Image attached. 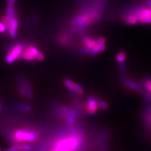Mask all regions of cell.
Returning a JSON list of instances; mask_svg holds the SVG:
<instances>
[{"label": "cell", "mask_w": 151, "mask_h": 151, "mask_svg": "<svg viewBox=\"0 0 151 151\" xmlns=\"http://www.w3.org/2000/svg\"><path fill=\"white\" fill-rule=\"evenodd\" d=\"M68 135H63L54 144L55 151H80L83 142V133L78 132L74 127L69 128Z\"/></svg>", "instance_id": "6da1fadb"}, {"label": "cell", "mask_w": 151, "mask_h": 151, "mask_svg": "<svg viewBox=\"0 0 151 151\" xmlns=\"http://www.w3.org/2000/svg\"><path fill=\"white\" fill-rule=\"evenodd\" d=\"M40 136V133L39 131L30 129H20L13 132L12 140L15 144L31 142L35 141Z\"/></svg>", "instance_id": "7a4b0ae2"}, {"label": "cell", "mask_w": 151, "mask_h": 151, "mask_svg": "<svg viewBox=\"0 0 151 151\" xmlns=\"http://www.w3.org/2000/svg\"><path fill=\"white\" fill-rule=\"evenodd\" d=\"M138 19L139 23L144 24H151V8L149 6H139L133 10Z\"/></svg>", "instance_id": "3957f363"}, {"label": "cell", "mask_w": 151, "mask_h": 151, "mask_svg": "<svg viewBox=\"0 0 151 151\" xmlns=\"http://www.w3.org/2000/svg\"><path fill=\"white\" fill-rule=\"evenodd\" d=\"M119 80L121 84L122 85H124V86L127 89H129V90L139 93L141 95H143L144 94L145 91L144 90V89L142 88L141 85L132 79L125 77L124 76H122Z\"/></svg>", "instance_id": "277c9868"}, {"label": "cell", "mask_w": 151, "mask_h": 151, "mask_svg": "<svg viewBox=\"0 0 151 151\" xmlns=\"http://www.w3.org/2000/svg\"><path fill=\"white\" fill-rule=\"evenodd\" d=\"M23 50H24V47H23V45L20 44H17L15 45H14L6 56V63L8 64H12L15 63V61L20 58Z\"/></svg>", "instance_id": "5b68a950"}, {"label": "cell", "mask_w": 151, "mask_h": 151, "mask_svg": "<svg viewBox=\"0 0 151 151\" xmlns=\"http://www.w3.org/2000/svg\"><path fill=\"white\" fill-rule=\"evenodd\" d=\"M83 108L88 114L94 115L98 110V106L96 101V98L93 96H89L86 98V103L83 105Z\"/></svg>", "instance_id": "8992f818"}, {"label": "cell", "mask_w": 151, "mask_h": 151, "mask_svg": "<svg viewBox=\"0 0 151 151\" xmlns=\"http://www.w3.org/2000/svg\"><path fill=\"white\" fill-rule=\"evenodd\" d=\"M63 83L69 91H72L78 95H83L84 93V89L81 85L74 83L72 80L68 78L64 79Z\"/></svg>", "instance_id": "52a82bcc"}, {"label": "cell", "mask_w": 151, "mask_h": 151, "mask_svg": "<svg viewBox=\"0 0 151 151\" xmlns=\"http://www.w3.org/2000/svg\"><path fill=\"white\" fill-rule=\"evenodd\" d=\"M142 118L148 129L151 131V105L147 106L143 111Z\"/></svg>", "instance_id": "ba28073f"}, {"label": "cell", "mask_w": 151, "mask_h": 151, "mask_svg": "<svg viewBox=\"0 0 151 151\" xmlns=\"http://www.w3.org/2000/svg\"><path fill=\"white\" fill-rule=\"evenodd\" d=\"M124 20L126 24L130 25H135L139 23L136 15L132 10L129 13L126 14V15L124 16Z\"/></svg>", "instance_id": "9c48e42d"}, {"label": "cell", "mask_w": 151, "mask_h": 151, "mask_svg": "<svg viewBox=\"0 0 151 151\" xmlns=\"http://www.w3.org/2000/svg\"><path fill=\"white\" fill-rule=\"evenodd\" d=\"M27 49L35 57L36 60L39 61H42L45 59V56L44 54L38 49L36 47L30 45L29 47H28Z\"/></svg>", "instance_id": "30bf717a"}, {"label": "cell", "mask_w": 151, "mask_h": 151, "mask_svg": "<svg viewBox=\"0 0 151 151\" xmlns=\"http://www.w3.org/2000/svg\"><path fill=\"white\" fill-rule=\"evenodd\" d=\"M17 81V87L19 91V93H20V95L22 97H26V89H25V83L24 81H23V76H18L17 78L16 79Z\"/></svg>", "instance_id": "8fae6325"}, {"label": "cell", "mask_w": 151, "mask_h": 151, "mask_svg": "<svg viewBox=\"0 0 151 151\" xmlns=\"http://www.w3.org/2000/svg\"><path fill=\"white\" fill-rule=\"evenodd\" d=\"M23 81H24L25 83V89H26V98H28V100H31V99L33 98L34 97V93H33V89L31 86V84L27 77L23 76Z\"/></svg>", "instance_id": "7c38bea8"}, {"label": "cell", "mask_w": 151, "mask_h": 151, "mask_svg": "<svg viewBox=\"0 0 151 151\" xmlns=\"http://www.w3.org/2000/svg\"><path fill=\"white\" fill-rule=\"evenodd\" d=\"M17 12L16 9L14 7V5L13 4L8 3L6 6V16L5 17L7 18V20L9 22L13 18L17 16Z\"/></svg>", "instance_id": "4fadbf2b"}, {"label": "cell", "mask_w": 151, "mask_h": 151, "mask_svg": "<svg viewBox=\"0 0 151 151\" xmlns=\"http://www.w3.org/2000/svg\"><path fill=\"white\" fill-rule=\"evenodd\" d=\"M141 83L145 93L151 97V78H145L142 80Z\"/></svg>", "instance_id": "5bb4252c"}, {"label": "cell", "mask_w": 151, "mask_h": 151, "mask_svg": "<svg viewBox=\"0 0 151 151\" xmlns=\"http://www.w3.org/2000/svg\"><path fill=\"white\" fill-rule=\"evenodd\" d=\"M60 110L65 112V113H67V114L73 116L76 119H79V118L81 116H80L79 113L77 110L73 109V108H70L66 106H62L60 108Z\"/></svg>", "instance_id": "9a60e30c"}, {"label": "cell", "mask_w": 151, "mask_h": 151, "mask_svg": "<svg viewBox=\"0 0 151 151\" xmlns=\"http://www.w3.org/2000/svg\"><path fill=\"white\" fill-rule=\"evenodd\" d=\"M59 115L69 125H73L76 123L75 118L67 114L61 110L59 111Z\"/></svg>", "instance_id": "2e32d148"}, {"label": "cell", "mask_w": 151, "mask_h": 151, "mask_svg": "<svg viewBox=\"0 0 151 151\" xmlns=\"http://www.w3.org/2000/svg\"><path fill=\"white\" fill-rule=\"evenodd\" d=\"M106 44H98L96 46H95L93 48L90 52H89V54L92 56H94L96 55L97 54H100L101 52H102L103 51L105 50L106 49Z\"/></svg>", "instance_id": "e0dca14e"}, {"label": "cell", "mask_w": 151, "mask_h": 151, "mask_svg": "<svg viewBox=\"0 0 151 151\" xmlns=\"http://www.w3.org/2000/svg\"><path fill=\"white\" fill-rule=\"evenodd\" d=\"M83 40L85 46L88 47L89 48H90L91 49H92L94 47L98 45L95 40L91 39L90 38H89L88 37H84L83 38Z\"/></svg>", "instance_id": "ac0fdd59"}, {"label": "cell", "mask_w": 151, "mask_h": 151, "mask_svg": "<svg viewBox=\"0 0 151 151\" xmlns=\"http://www.w3.org/2000/svg\"><path fill=\"white\" fill-rule=\"evenodd\" d=\"M21 56L23 59H24L27 61H35L36 60L35 57L27 49L25 50H23Z\"/></svg>", "instance_id": "d6986e66"}, {"label": "cell", "mask_w": 151, "mask_h": 151, "mask_svg": "<svg viewBox=\"0 0 151 151\" xmlns=\"http://www.w3.org/2000/svg\"><path fill=\"white\" fill-rule=\"evenodd\" d=\"M126 58H127V54L125 51L121 50L116 54V60L119 64L125 63Z\"/></svg>", "instance_id": "ffe728a7"}, {"label": "cell", "mask_w": 151, "mask_h": 151, "mask_svg": "<svg viewBox=\"0 0 151 151\" xmlns=\"http://www.w3.org/2000/svg\"><path fill=\"white\" fill-rule=\"evenodd\" d=\"M16 108L18 110L22 111H30L32 110V108L30 105L25 103L18 104L16 106Z\"/></svg>", "instance_id": "44dd1931"}, {"label": "cell", "mask_w": 151, "mask_h": 151, "mask_svg": "<svg viewBox=\"0 0 151 151\" xmlns=\"http://www.w3.org/2000/svg\"><path fill=\"white\" fill-rule=\"evenodd\" d=\"M96 101H97L98 108H100L101 110H107L108 109L109 105H108V104L105 101H104L103 100H102V99L99 98H96Z\"/></svg>", "instance_id": "7402d4cb"}, {"label": "cell", "mask_w": 151, "mask_h": 151, "mask_svg": "<svg viewBox=\"0 0 151 151\" xmlns=\"http://www.w3.org/2000/svg\"><path fill=\"white\" fill-rule=\"evenodd\" d=\"M20 151H32L34 149L33 146L29 144H20Z\"/></svg>", "instance_id": "603a6c76"}, {"label": "cell", "mask_w": 151, "mask_h": 151, "mask_svg": "<svg viewBox=\"0 0 151 151\" xmlns=\"http://www.w3.org/2000/svg\"><path fill=\"white\" fill-rule=\"evenodd\" d=\"M3 151H20V144H15V145H12V147H8V148H7L6 149H4Z\"/></svg>", "instance_id": "cb8c5ba5"}, {"label": "cell", "mask_w": 151, "mask_h": 151, "mask_svg": "<svg viewBox=\"0 0 151 151\" xmlns=\"http://www.w3.org/2000/svg\"><path fill=\"white\" fill-rule=\"evenodd\" d=\"M119 71L122 76H125L127 72V68L125 63L119 64Z\"/></svg>", "instance_id": "d4e9b609"}, {"label": "cell", "mask_w": 151, "mask_h": 151, "mask_svg": "<svg viewBox=\"0 0 151 151\" xmlns=\"http://www.w3.org/2000/svg\"><path fill=\"white\" fill-rule=\"evenodd\" d=\"M91 50V49L90 48H89L88 47L85 46L81 50V51H80V54H81V55H85V54H89Z\"/></svg>", "instance_id": "484cf974"}, {"label": "cell", "mask_w": 151, "mask_h": 151, "mask_svg": "<svg viewBox=\"0 0 151 151\" xmlns=\"http://www.w3.org/2000/svg\"><path fill=\"white\" fill-rule=\"evenodd\" d=\"M95 42L97 43V44H105L106 43V40L105 38L103 37H98L96 38V39H94Z\"/></svg>", "instance_id": "4316f807"}, {"label": "cell", "mask_w": 151, "mask_h": 151, "mask_svg": "<svg viewBox=\"0 0 151 151\" xmlns=\"http://www.w3.org/2000/svg\"><path fill=\"white\" fill-rule=\"evenodd\" d=\"M7 30L6 27L5 26V25L1 22H0V33H4Z\"/></svg>", "instance_id": "83f0119b"}, {"label": "cell", "mask_w": 151, "mask_h": 151, "mask_svg": "<svg viewBox=\"0 0 151 151\" xmlns=\"http://www.w3.org/2000/svg\"><path fill=\"white\" fill-rule=\"evenodd\" d=\"M146 3H147V4L148 5V6L151 8V0H145Z\"/></svg>", "instance_id": "f1b7e54d"}, {"label": "cell", "mask_w": 151, "mask_h": 151, "mask_svg": "<svg viewBox=\"0 0 151 151\" xmlns=\"http://www.w3.org/2000/svg\"><path fill=\"white\" fill-rule=\"evenodd\" d=\"M15 1H16V0H8V3H9V4H14L15 3Z\"/></svg>", "instance_id": "f546056e"}, {"label": "cell", "mask_w": 151, "mask_h": 151, "mask_svg": "<svg viewBox=\"0 0 151 151\" xmlns=\"http://www.w3.org/2000/svg\"><path fill=\"white\" fill-rule=\"evenodd\" d=\"M49 151H55V150L52 149H51V150H49Z\"/></svg>", "instance_id": "4dcf8cb0"}, {"label": "cell", "mask_w": 151, "mask_h": 151, "mask_svg": "<svg viewBox=\"0 0 151 151\" xmlns=\"http://www.w3.org/2000/svg\"><path fill=\"white\" fill-rule=\"evenodd\" d=\"M0 151H2V150H1V148H0Z\"/></svg>", "instance_id": "1f68e13d"}, {"label": "cell", "mask_w": 151, "mask_h": 151, "mask_svg": "<svg viewBox=\"0 0 151 151\" xmlns=\"http://www.w3.org/2000/svg\"><path fill=\"white\" fill-rule=\"evenodd\" d=\"M103 151H106V150H103Z\"/></svg>", "instance_id": "d6a6232c"}]
</instances>
